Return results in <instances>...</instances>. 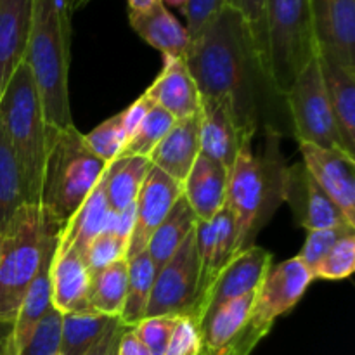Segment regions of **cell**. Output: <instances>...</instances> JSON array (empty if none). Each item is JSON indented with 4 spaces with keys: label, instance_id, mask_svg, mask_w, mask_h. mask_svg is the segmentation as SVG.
Returning a JSON list of instances; mask_svg holds the SVG:
<instances>
[{
    "label": "cell",
    "instance_id": "cell-1",
    "mask_svg": "<svg viewBox=\"0 0 355 355\" xmlns=\"http://www.w3.org/2000/svg\"><path fill=\"white\" fill-rule=\"evenodd\" d=\"M184 59L201 96L217 99L227 107L243 141L255 137L260 123V92L263 83L269 87L270 83L241 14L225 6L191 40Z\"/></svg>",
    "mask_w": 355,
    "mask_h": 355
},
{
    "label": "cell",
    "instance_id": "cell-2",
    "mask_svg": "<svg viewBox=\"0 0 355 355\" xmlns=\"http://www.w3.org/2000/svg\"><path fill=\"white\" fill-rule=\"evenodd\" d=\"M279 137V132L267 125L260 155L253 151V139H245L229 172L225 207L236 222V253L253 245L284 201L288 166Z\"/></svg>",
    "mask_w": 355,
    "mask_h": 355
},
{
    "label": "cell",
    "instance_id": "cell-3",
    "mask_svg": "<svg viewBox=\"0 0 355 355\" xmlns=\"http://www.w3.org/2000/svg\"><path fill=\"white\" fill-rule=\"evenodd\" d=\"M69 0H33L24 62L33 75L49 127H73L69 106Z\"/></svg>",
    "mask_w": 355,
    "mask_h": 355
},
{
    "label": "cell",
    "instance_id": "cell-4",
    "mask_svg": "<svg viewBox=\"0 0 355 355\" xmlns=\"http://www.w3.org/2000/svg\"><path fill=\"white\" fill-rule=\"evenodd\" d=\"M106 170V163L87 149L83 134L73 127L49 130L38 207L59 227L68 224Z\"/></svg>",
    "mask_w": 355,
    "mask_h": 355
},
{
    "label": "cell",
    "instance_id": "cell-5",
    "mask_svg": "<svg viewBox=\"0 0 355 355\" xmlns=\"http://www.w3.org/2000/svg\"><path fill=\"white\" fill-rule=\"evenodd\" d=\"M0 121L23 175L26 205L38 207L49 130L40 94L26 62L16 69L0 97Z\"/></svg>",
    "mask_w": 355,
    "mask_h": 355
},
{
    "label": "cell",
    "instance_id": "cell-6",
    "mask_svg": "<svg viewBox=\"0 0 355 355\" xmlns=\"http://www.w3.org/2000/svg\"><path fill=\"white\" fill-rule=\"evenodd\" d=\"M54 227L59 225L49 220L40 207L23 205L0 234V324L10 326L16 319Z\"/></svg>",
    "mask_w": 355,
    "mask_h": 355
},
{
    "label": "cell",
    "instance_id": "cell-7",
    "mask_svg": "<svg viewBox=\"0 0 355 355\" xmlns=\"http://www.w3.org/2000/svg\"><path fill=\"white\" fill-rule=\"evenodd\" d=\"M269 82L279 96L318 55L311 0H266Z\"/></svg>",
    "mask_w": 355,
    "mask_h": 355
},
{
    "label": "cell",
    "instance_id": "cell-8",
    "mask_svg": "<svg viewBox=\"0 0 355 355\" xmlns=\"http://www.w3.org/2000/svg\"><path fill=\"white\" fill-rule=\"evenodd\" d=\"M283 97L286 99L298 144H314L355 158L336 127L318 55L298 73Z\"/></svg>",
    "mask_w": 355,
    "mask_h": 355
},
{
    "label": "cell",
    "instance_id": "cell-9",
    "mask_svg": "<svg viewBox=\"0 0 355 355\" xmlns=\"http://www.w3.org/2000/svg\"><path fill=\"white\" fill-rule=\"evenodd\" d=\"M201 266L194 231L156 272L146 318L189 315L200 295Z\"/></svg>",
    "mask_w": 355,
    "mask_h": 355
},
{
    "label": "cell",
    "instance_id": "cell-10",
    "mask_svg": "<svg viewBox=\"0 0 355 355\" xmlns=\"http://www.w3.org/2000/svg\"><path fill=\"white\" fill-rule=\"evenodd\" d=\"M312 281L311 270L298 257L270 266L253 293L250 324L262 336L269 335L274 322L302 300Z\"/></svg>",
    "mask_w": 355,
    "mask_h": 355
},
{
    "label": "cell",
    "instance_id": "cell-11",
    "mask_svg": "<svg viewBox=\"0 0 355 355\" xmlns=\"http://www.w3.org/2000/svg\"><path fill=\"white\" fill-rule=\"evenodd\" d=\"M253 293L220 305L203 319L200 355H250L266 338L250 324Z\"/></svg>",
    "mask_w": 355,
    "mask_h": 355
},
{
    "label": "cell",
    "instance_id": "cell-12",
    "mask_svg": "<svg viewBox=\"0 0 355 355\" xmlns=\"http://www.w3.org/2000/svg\"><path fill=\"white\" fill-rule=\"evenodd\" d=\"M270 266H272V255L260 246L252 245L236 253L203 295L191 318L201 324L203 319L217 311L220 305L243 295L253 293Z\"/></svg>",
    "mask_w": 355,
    "mask_h": 355
},
{
    "label": "cell",
    "instance_id": "cell-13",
    "mask_svg": "<svg viewBox=\"0 0 355 355\" xmlns=\"http://www.w3.org/2000/svg\"><path fill=\"white\" fill-rule=\"evenodd\" d=\"M318 58L355 69V0H311Z\"/></svg>",
    "mask_w": 355,
    "mask_h": 355
},
{
    "label": "cell",
    "instance_id": "cell-14",
    "mask_svg": "<svg viewBox=\"0 0 355 355\" xmlns=\"http://www.w3.org/2000/svg\"><path fill=\"white\" fill-rule=\"evenodd\" d=\"M180 196H182V184L155 166L149 168L135 200V224L128 239L127 259L146 252L153 232L165 220Z\"/></svg>",
    "mask_w": 355,
    "mask_h": 355
},
{
    "label": "cell",
    "instance_id": "cell-15",
    "mask_svg": "<svg viewBox=\"0 0 355 355\" xmlns=\"http://www.w3.org/2000/svg\"><path fill=\"white\" fill-rule=\"evenodd\" d=\"M284 201L290 205L298 224L307 231L352 225L347 222L345 215L336 207L335 201L315 182L304 163L288 166Z\"/></svg>",
    "mask_w": 355,
    "mask_h": 355
},
{
    "label": "cell",
    "instance_id": "cell-16",
    "mask_svg": "<svg viewBox=\"0 0 355 355\" xmlns=\"http://www.w3.org/2000/svg\"><path fill=\"white\" fill-rule=\"evenodd\" d=\"M59 231L61 229L54 227L49 232L47 239H45L40 267H38L37 276L31 281L30 288H28L26 295H24L23 302H21L16 319L10 324V333L7 335L6 342L2 345V355H19L28 340H30V336L33 335L38 322L52 309L51 267L52 259H54L55 245H58Z\"/></svg>",
    "mask_w": 355,
    "mask_h": 355
},
{
    "label": "cell",
    "instance_id": "cell-17",
    "mask_svg": "<svg viewBox=\"0 0 355 355\" xmlns=\"http://www.w3.org/2000/svg\"><path fill=\"white\" fill-rule=\"evenodd\" d=\"M298 146L305 168L355 227V158L314 144Z\"/></svg>",
    "mask_w": 355,
    "mask_h": 355
},
{
    "label": "cell",
    "instance_id": "cell-18",
    "mask_svg": "<svg viewBox=\"0 0 355 355\" xmlns=\"http://www.w3.org/2000/svg\"><path fill=\"white\" fill-rule=\"evenodd\" d=\"M194 239H196L198 257L201 266L200 295L196 305L207 293L218 274L236 255V222L231 210L227 207L222 208L210 220H198L194 227ZM194 305V309H196ZM193 309V311H194ZM191 311V314H193ZM189 314V315H191Z\"/></svg>",
    "mask_w": 355,
    "mask_h": 355
},
{
    "label": "cell",
    "instance_id": "cell-19",
    "mask_svg": "<svg viewBox=\"0 0 355 355\" xmlns=\"http://www.w3.org/2000/svg\"><path fill=\"white\" fill-rule=\"evenodd\" d=\"M31 16L33 0H0V97L26 58Z\"/></svg>",
    "mask_w": 355,
    "mask_h": 355
},
{
    "label": "cell",
    "instance_id": "cell-20",
    "mask_svg": "<svg viewBox=\"0 0 355 355\" xmlns=\"http://www.w3.org/2000/svg\"><path fill=\"white\" fill-rule=\"evenodd\" d=\"M144 94L175 120H186L200 113L201 94L184 58H165L162 73Z\"/></svg>",
    "mask_w": 355,
    "mask_h": 355
},
{
    "label": "cell",
    "instance_id": "cell-21",
    "mask_svg": "<svg viewBox=\"0 0 355 355\" xmlns=\"http://www.w3.org/2000/svg\"><path fill=\"white\" fill-rule=\"evenodd\" d=\"M243 137L229 114L227 107L217 99L201 96L200 103V149L201 155L220 163L231 172Z\"/></svg>",
    "mask_w": 355,
    "mask_h": 355
},
{
    "label": "cell",
    "instance_id": "cell-22",
    "mask_svg": "<svg viewBox=\"0 0 355 355\" xmlns=\"http://www.w3.org/2000/svg\"><path fill=\"white\" fill-rule=\"evenodd\" d=\"M200 153V113H198L186 120H177L168 134L153 149L148 159L151 166L162 170L177 182L184 184Z\"/></svg>",
    "mask_w": 355,
    "mask_h": 355
},
{
    "label": "cell",
    "instance_id": "cell-23",
    "mask_svg": "<svg viewBox=\"0 0 355 355\" xmlns=\"http://www.w3.org/2000/svg\"><path fill=\"white\" fill-rule=\"evenodd\" d=\"M227 182V170L200 153L182 184L184 198L193 208L198 220H210L225 207Z\"/></svg>",
    "mask_w": 355,
    "mask_h": 355
},
{
    "label": "cell",
    "instance_id": "cell-24",
    "mask_svg": "<svg viewBox=\"0 0 355 355\" xmlns=\"http://www.w3.org/2000/svg\"><path fill=\"white\" fill-rule=\"evenodd\" d=\"M132 30L165 58H186L191 37L162 0L146 10H128Z\"/></svg>",
    "mask_w": 355,
    "mask_h": 355
},
{
    "label": "cell",
    "instance_id": "cell-25",
    "mask_svg": "<svg viewBox=\"0 0 355 355\" xmlns=\"http://www.w3.org/2000/svg\"><path fill=\"white\" fill-rule=\"evenodd\" d=\"M90 272L83 255L76 250L55 255L51 267L52 309L61 314L80 312L89 309Z\"/></svg>",
    "mask_w": 355,
    "mask_h": 355
},
{
    "label": "cell",
    "instance_id": "cell-26",
    "mask_svg": "<svg viewBox=\"0 0 355 355\" xmlns=\"http://www.w3.org/2000/svg\"><path fill=\"white\" fill-rule=\"evenodd\" d=\"M110 211L106 198V175L103 173V177L90 191L82 207L75 211L68 224L62 225L61 231H59L58 245H55L54 252L55 255H61L68 250H76L80 255H83L87 246L104 232V225H106Z\"/></svg>",
    "mask_w": 355,
    "mask_h": 355
},
{
    "label": "cell",
    "instance_id": "cell-27",
    "mask_svg": "<svg viewBox=\"0 0 355 355\" xmlns=\"http://www.w3.org/2000/svg\"><path fill=\"white\" fill-rule=\"evenodd\" d=\"M318 59L336 127L349 151L355 155V69Z\"/></svg>",
    "mask_w": 355,
    "mask_h": 355
},
{
    "label": "cell",
    "instance_id": "cell-28",
    "mask_svg": "<svg viewBox=\"0 0 355 355\" xmlns=\"http://www.w3.org/2000/svg\"><path fill=\"white\" fill-rule=\"evenodd\" d=\"M196 224V215H194L193 208L189 207V203H187L182 194L175 201L165 220L153 232L151 239L146 246V252L151 257L156 272L168 262L170 257L186 241V238L194 231Z\"/></svg>",
    "mask_w": 355,
    "mask_h": 355
},
{
    "label": "cell",
    "instance_id": "cell-29",
    "mask_svg": "<svg viewBox=\"0 0 355 355\" xmlns=\"http://www.w3.org/2000/svg\"><path fill=\"white\" fill-rule=\"evenodd\" d=\"M151 163L144 156H127L107 163L104 175L106 198L111 211L118 214L135 203Z\"/></svg>",
    "mask_w": 355,
    "mask_h": 355
},
{
    "label": "cell",
    "instance_id": "cell-30",
    "mask_svg": "<svg viewBox=\"0 0 355 355\" xmlns=\"http://www.w3.org/2000/svg\"><path fill=\"white\" fill-rule=\"evenodd\" d=\"M128 263V284L125 297L123 311L120 322L125 328H134L135 324L146 319L148 305L151 300L153 284H155L156 269L148 252L127 259Z\"/></svg>",
    "mask_w": 355,
    "mask_h": 355
},
{
    "label": "cell",
    "instance_id": "cell-31",
    "mask_svg": "<svg viewBox=\"0 0 355 355\" xmlns=\"http://www.w3.org/2000/svg\"><path fill=\"white\" fill-rule=\"evenodd\" d=\"M128 284L127 259L92 274L89 290V311L120 319Z\"/></svg>",
    "mask_w": 355,
    "mask_h": 355
},
{
    "label": "cell",
    "instance_id": "cell-32",
    "mask_svg": "<svg viewBox=\"0 0 355 355\" xmlns=\"http://www.w3.org/2000/svg\"><path fill=\"white\" fill-rule=\"evenodd\" d=\"M61 315L59 355H83L116 321V318H107L89 309Z\"/></svg>",
    "mask_w": 355,
    "mask_h": 355
},
{
    "label": "cell",
    "instance_id": "cell-33",
    "mask_svg": "<svg viewBox=\"0 0 355 355\" xmlns=\"http://www.w3.org/2000/svg\"><path fill=\"white\" fill-rule=\"evenodd\" d=\"M23 205H26L23 175L9 137L0 121V234L6 231Z\"/></svg>",
    "mask_w": 355,
    "mask_h": 355
},
{
    "label": "cell",
    "instance_id": "cell-34",
    "mask_svg": "<svg viewBox=\"0 0 355 355\" xmlns=\"http://www.w3.org/2000/svg\"><path fill=\"white\" fill-rule=\"evenodd\" d=\"M175 121L177 120L168 111L163 110L158 104H153L151 110L146 113V116L142 118L134 134L128 137L120 158H127V156H144V158H148L153 149L158 146V142L168 134V130L173 127Z\"/></svg>",
    "mask_w": 355,
    "mask_h": 355
},
{
    "label": "cell",
    "instance_id": "cell-35",
    "mask_svg": "<svg viewBox=\"0 0 355 355\" xmlns=\"http://www.w3.org/2000/svg\"><path fill=\"white\" fill-rule=\"evenodd\" d=\"M127 141L128 135L125 132L121 113L104 120L89 134H83V144L87 146V149L106 165L120 158Z\"/></svg>",
    "mask_w": 355,
    "mask_h": 355
},
{
    "label": "cell",
    "instance_id": "cell-36",
    "mask_svg": "<svg viewBox=\"0 0 355 355\" xmlns=\"http://www.w3.org/2000/svg\"><path fill=\"white\" fill-rule=\"evenodd\" d=\"M225 6L238 10L248 30L252 33L253 44L259 52L260 62L269 80V45H267V24H266V0H224ZM270 83V82H269Z\"/></svg>",
    "mask_w": 355,
    "mask_h": 355
},
{
    "label": "cell",
    "instance_id": "cell-37",
    "mask_svg": "<svg viewBox=\"0 0 355 355\" xmlns=\"http://www.w3.org/2000/svg\"><path fill=\"white\" fill-rule=\"evenodd\" d=\"M355 269V232L343 236L331 252L312 270L314 279L342 281L354 274Z\"/></svg>",
    "mask_w": 355,
    "mask_h": 355
},
{
    "label": "cell",
    "instance_id": "cell-38",
    "mask_svg": "<svg viewBox=\"0 0 355 355\" xmlns=\"http://www.w3.org/2000/svg\"><path fill=\"white\" fill-rule=\"evenodd\" d=\"M127 250L128 243L118 236L110 234V232H103L97 236L83 253V260H85L90 276L127 259Z\"/></svg>",
    "mask_w": 355,
    "mask_h": 355
},
{
    "label": "cell",
    "instance_id": "cell-39",
    "mask_svg": "<svg viewBox=\"0 0 355 355\" xmlns=\"http://www.w3.org/2000/svg\"><path fill=\"white\" fill-rule=\"evenodd\" d=\"M350 232H355V227L352 225H336V227L309 231L304 248L297 257L312 274V270L319 266V262L331 252L333 246Z\"/></svg>",
    "mask_w": 355,
    "mask_h": 355
},
{
    "label": "cell",
    "instance_id": "cell-40",
    "mask_svg": "<svg viewBox=\"0 0 355 355\" xmlns=\"http://www.w3.org/2000/svg\"><path fill=\"white\" fill-rule=\"evenodd\" d=\"M61 312L51 309L42 318L19 355H59L61 349Z\"/></svg>",
    "mask_w": 355,
    "mask_h": 355
},
{
    "label": "cell",
    "instance_id": "cell-41",
    "mask_svg": "<svg viewBox=\"0 0 355 355\" xmlns=\"http://www.w3.org/2000/svg\"><path fill=\"white\" fill-rule=\"evenodd\" d=\"M179 315H153L142 319L132 329L139 342L148 349L151 355H165L170 335L177 324Z\"/></svg>",
    "mask_w": 355,
    "mask_h": 355
},
{
    "label": "cell",
    "instance_id": "cell-42",
    "mask_svg": "<svg viewBox=\"0 0 355 355\" xmlns=\"http://www.w3.org/2000/svg\"><path fill=\"white\" fill-rule=\"evenodd\" d=\"M201 328L191 315H179L165 355H200Z\"/></svg>",
    "mask_w": 355,
    "mask_h": 355
},
{
    "label": "cell",
    "instance_id": "cell-43",
    "mask_svg": "<svg viewBox=\"0 0 355 355\" xmlns=\"http://www.w3.org/2000/svg\"><path fill=\"white\" fill-rule=\"evenodd\" d=\"M224 7V0H189L182 12L187 19L186 30L191 40L196 38Z\"/></svg>",
    "mask_w": 355,
    "mask_h": 355
},
{
    "label": "cell",
    "instance_id": "cell-44",
    "mask_svg": "<svg viewBox=\"0 0 355 355\" xmlns=\"http://www.w3.org/2000/svg\"><path fill=\"white\" fill-rule=\"evenodd\" d=\"M125 326L121 324L120 319L113 322L110 326L106 333L90 347L83 355H118V349H120V342H121V336L125 333Z\"/></svg>",
    "mask_w": 355,
    "mask_h": 355
},
{
    "label": "cell",
    "instance_id": "cell-45",
    "mask_svg": "<svg viewBox=\"0 0 355 355\" xmlns=\"http://www.w3.org/2000/svg\"><path fill=\"white\" fill-rule=\"evenodd\" d=\"M153 104L155 103H153V101L149 99L146 94H142V96L139 97L134 104H130L127 110L121 111V120H123V127H125V132H127L128 137L134 134L135 128L139 127V123H141L142 118L146 116V113L151 110Z\"/></svg>",
    "mask_w": 355,
    "mask_h": 355
},
{
    "label": "cell",
    "instance_id": "cell-46",
    "mask_svg": "<svg viewBox=\"0 0 355 355\" xmlns=\"http://www.w3.org/2000/svg\"><path fill=\"white\" fill-rule=\"evenodd\" d=\"M118 355H151V354H149L148 349L139 342L137 336L132 333V329L127 328L125 329L123 336H121Z\"/></svg>",
    "mask_w": 355,
    "mask_h": 355
},
{
    "label": "cell",
    "instance_id": "cell-47",
    "mask_svg": "<svg viewBox=\"0 0 355 355\" xmlns=\"http://www.w3.org/2000/svg\"><path fill=\"white\" fill-rule=\"evenodd\" d=\"M158 0H127L128 10H146Z\"/></svg>",
    "mask_w": 355,
    "mask_h": 355
},
{
    "label": "cell",
    "instance_id": "cell-48",
    "mask_svg": "<svg viewBox=\"0 0 355 355\" xmlns=\"http://www.w3.org/2000/svg\"><path fill=\"white\" fill-rule=\"evenodd\" d=\"M163 3H165V6H170V7H177V9H180L182 10L184 7L187 6V2H189V0H162Z\"/></svg>",
    "mask_w": 355,
    "mask_h": 355
},
{
    "label": "cell",
    "instance_id": "cell-49",
    "mask_svg": "<svg viewBox=\"0 0 355 355\" xmlns=\"http://www.w3.org/2000/svg\"><path fill=\"white\" fill-rule=\"evenodd\" d=\"M90 0H69V6H71V10L75 9H82L83 6H87Z\"/></svg>",
    "mask_w": 355,
    "mask_h": 355
},
{
    "label": "cell",
    "instance_id": "cell-50",
    "mask_svg": "<svg viewBox=\"0 0 355 355\" xmlns=\"http://www.w3.org/2000/svg\"><path fill=\"white\" fill-rule=\"evenodd\" d=\"M0 355H2V349H0Z\"/></svg>",
    "mask_w": 355,
    "mask_h": 355
}]
</instances>
